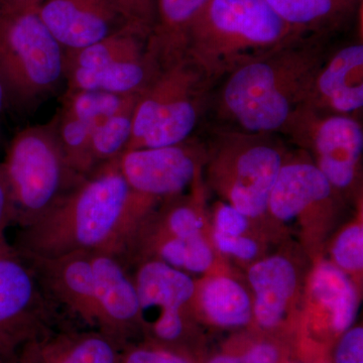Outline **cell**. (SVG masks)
I'll return each instance as SVG.
<instances>
[{
  "mask_svg": "<svg viewBox=\"0 0 363 363\" xmlns=\"http://www.w3.org/2000/svg\"><path fill=\"white\" fill-rule=\"evenodd\" d=\"M140 94L133 95L111 117L93 131L90 156L94 169L121 156L128 147L133 131V112Z\"/></svg>",
  "mask_w": 363,
  "mask_h": 363,
  "instance_id": "obj_23",
  "label": "cell"
},
{
  "mask_svg": "<svg viewBox=\"0 0 363 363\" xmlns=\"http://www.w3.org/2000/svg\"><path fill=\"white\" fill-rule=\"evenodd\" d=\"M43 0H0V13L35 9Z\"/></svg>",
  "mask_w": 363,
  "mask_h": 363,
  "instance_id": "obj_34",
  "label": "cell"
},
{
  "mask_svg": "<svg viewBox=\"0 0 363 363\" xmlns=\"http://www.w3.org/2000/svg\"><path fill=\"white\" fill-rule=\"evenodd\" d=\"M149 33L128 26L107 39L78 51L66 52L67 69H97L149 54Z\"/></svg>",
  "mask_w": 363,
  "mask_h": 363,
  "instance_id": "obj_21",
  "label": "cell"
},
{
  "mask_svg": "<svg viewBox=\"0 0 363 363\" xmlns=\"http://www.w3.org/2000/svg\"><path fill=\"white\" fill-rule=\"evenodd\" d=\"M283 133L314 157V164L335 190L357 181L363 152V130L357 117L321 113L301 106Z\"/></svg>",
  "mask_w": 363,
  "mask_h": 363,
  "instance_id": "obj_9",
  "label": "cell"
},
{
  "mask_svg": "<svg viewBox=\"0 0 363 363\" xmlns=\"http://www.w3.org/2000/svg\"><path fill=\"white\" fill-rule=\"evenodd\" d=\"M118 363H192L182 351L171 350L145 340L130 342L121 348Z\"/></svg>",
  "mask_w": 363,
  "mask_h": 363,
  "instance_id": "obj_26",
  "label": "cell"
},
{
  "mask_svg": "<svg viewBox=\"0 0 363 363\" xmlns=\"http://www.w3.org/2000/svg\"><path fill=\"white\" fill-rule=\"evenodd\" d=\"M209 0H156V21L150 47L166 68L186 56V37L191 23Z\"/></svg>",
  "mask_w": 363,
  "mask_h": 363,
  "instance_id": "obj_19",
  "label": "cell"
},
{
  "mask_svg": "<svg viewBox=\"0 0 363 363\" xmlns=\"http://www.w3.org/2000/svg\"><path fill=\"white\" fill-rule=\"evenodd\" d=\"M209 363H241V359L240 357L223 354L212 358Z\"/></svg>",
  "mask_w": 363,
  "mask_h": 363,
  "instance_id": "obj_35",
  "label": "cell"
},
{
  "mask_svg": "<svg viewBox=\"0 0 363 363\" xmlns=\"http://www.w3.org/2000/svg\"><path fill=\"white\" fill-rule=\"evenodd\" d=\"M13 363H37L35 362V359H33V355L30 354V350H28V348H26L25 352L21 354V357L18 358L16 362H14Z\"/></svg>",
  "mask_w": 363,
  "mask_h": 363,
  "instance_id": "obj_37",
  "label": "cell"
},
{
  "mask_svg": "<svg viewBox=\"0 0 363 363\" xmlns=\"http://www.w3.org/2000/svg\"><path fill=\"white\" fill-rule=\"evenodd\" d=\"M333 264L346 274L362 272L363 267V227L353 223L338 234L332 247Z\"/></svg>",
  "mask_w": 363,
  "mask_h": 363,
  "instance_id": "obj_25",
  "label": "cell"
},
{
  "mask_svg": "<svg viewBox=\"0 0 363 363\" xmlns=\"http://www.w3.org/2000/svg\"><path fill=\"white\" fill-rule=\"evenodd\" d=\"M59 307L28 260L7 240L0 242V363H13L26 348L57 329Z\"/></svg>",
  "mask_w": 363,
  "mask_h": 363,
  "instance_id": "obj_8",
  "label": "cell"
},
{
  "mask_svg": "<svg viewBox=\"0 0 363 363\" xmlns=\"http://www.w3.org/2000/svg\"><path fill=\"white\" fill-rule=\"evenodd\" d=\"M66 80V52L35 9L0 13V81L6 111L28 114Z\"/></svg>",
  "mask_w": 363,
  "mask_h": 363,
  "instance_id": "obj_4",
  "label": "cell"
},
{
  "mask_svg": "<svg viewBox=\"0 0 363 363\" xmlns=\"http://www.w3.org/2000/svg\"><path fill=\"white\" fill-rule=\"evenodd\" d=\"M143 333L164 346L180 345L187 334L188 309L196 285L187 272L159 259H145L133 276Z\"/></svg>",
  "mask_w": 363,
  "mask_h": 363,
  "instance_id": "obj_10",
  "label": "cell"
},
{
  "mask_svg": "<svg viewBox=\"0 0 363 363\" xmlns=\"http://www.w3.org/2000/svg\"><path fill=\"white\" fill-rule=\"evenodd\" d=\"M214 255L204 236L186 240V259L183 272L202 274L213 264Z\"/></svg>",
  "mask_w": 363,
  "mask_h": 363,
  "instance_id": "obj_29",
  "label": "cell"
},
{
  "mask_svg": "<svg viewBox=\"0 0 363 363\" xmlns=\"http://www.w3.org/2000/svg\"><path fill=\"white\" fill-rule=\"evenodd\" d=\"M121 347L98 331L60 329L28 350L37 363H118Z\"/></svg>",
  "mask_w": 363,
  "mask_h": 363,
  "instance_id": "obj_17",
  "label": "cell"
},
{
  "mask_svg": "<svg viewBox=\"0 0 363 363\" xmlns=\"http://www.w3.org/2000/svg\"><path fill=\"white\" fill-rule=\"evenodd\" d=\"M37 9L65 52L84 49L133 26L116 0H43Z\"/></svg>",
  "mask_w": 363,
  "mask_h": 363,
  "instance_id": "obj_12",
  "label": "cell"
},
{
  "mask_svg": "<svg viewBox=\"0 0 363 363\" xmlns=\"http://www.w3.org/2000/svg\"><path fill=\"white\" fill-rule=\"evenodd\" d=\"M241 363H278V348L271 343H259L252 346L242 357Z\"/></svg>",
  "mask_w": 363,
  "mask_h": 363,
  "instance_id": "obj_33",
  "label": "cell"
},
{
  "mask_svg": "<svg viewBox=\"0 0 363 363\" xmlns=\"http://www.w3.org/2000/svg\"><path fill=\"white\" fill-rule=\"evenodd\" d=\"M311 294L328 312L332 328L344 333L357 319L359 298L348 274L333 262H322L313 271Z\"/></svg>",
  "mask_w": 363,
  "mask_h": 363,
  "instance_id": "obj_20",
  "label": "cell"
},
{
  "mask_svg": "<svg viewBox=\"0 0 363 363\" xmlns=\"http://www.w3.org/2000/svg\"><path fill=\"white\" fill-rule=\"evenodd\" d=\"M210 83L187 56L162 69L138 98L125 150L186 142L199 121Z\"/></svg>",
  "mask_w": 363,
  "mask_h": 363,
  "instance_id": "obj_6",
  "label": "cell"
},
{
  "mask_svg": "<svg viewBox=\"0 0 363 363\" xmlns=\"http://www.w3.org/2000/svg\"><path fill=\"white\" fill-rule=\"evenodd\" d=\"M155 205L130 188L112 160L85 176L43 218L21 228L13 245L25 257L96 252L124 260Z\"/></svg>",
  "mask_w": 363,
  "mask_h": 363,
  "instance_id": "obj_1",
  "label": "cell"
},
{
  "mask_svg": "<svg viewBox=\"0 0 363 363\" xmlns=\"http://www.w3.org/2000/svg\"><path fill=\"white\" fill-rule=\"evenodd\" d=\"M303 38L267 0H209L189 28L185 55L212 82Z\"/></svg>",
  "mask_w": 363,
  "mask_h": 363,
  "instance_id": "obj_3",
  "label": "cell"
},
{
  "mask_svg": "<svg viewBox=\"0 0 363 363\" xmlns=\"http://www.w3.org/2000/svg\"><path fill=\"white\" fill-rule=\"evenodd\" d=\"M335 189L313 162L286 160L269 195L267 212L281 222H291L330 205Z\"/></svg>",
  "mask_w": 363,
  "mask_h": 363,
  "instance_id": "obj_14",
  "label": "cell"
},
{
  "mask_svg": "<svg viewBox=\"0 0 363 363\" xmlns=\"http://www.w3.org/2000/svg\"><path fill=\"white\" fill-rule=\"evenodd\" d=\"M6 111V95H4V87H2L1 81H0V123H1L2 116Z\"/></svg>",
  "mask_w": 363,
  "mask_h": 363,
  "instance_id": "obj_36",
  "label": "cell"
},
{
  "mask_svg": "<svg viewBox=\"0 0 363 363\" xmlns=\"http://www.w3.org/2000/svg\"><path fill=\"white\" fill-rule=\"evenodd\" d=\"M130 96L133 95L123 96L101 91L67 90L62 98L61 109L85 121L95 130L116 113Z\"/></svg>",
  "mask_w": 363,
  "mask_h": 363,
  "instance_id": "obj_24",
  "label": "cell"
},
{
  "mask_svg": "<svg viewBox=\"0 0 363 363\" xmlns=\"http://www.w3.org/2000/svg\"><path fill=\"white\" fill-rule=\"evenodd\" d=\"M130 25L150 33L156 21V0H116Z\"/></svg>",
  "mask_w": 363,
  "mask_h": 363,
  "instance_id": "obj_27",
  "label": "cell"
},
{
  "mask_svg": "<svg viewBox=\"0 0 363 363\" xmlns=\"http://www.w3.org/2000/svg\"><path fill=\"white\" fill-rule=\"evenodd\" d=\"M286 25L305 38L338 32L359 9L362 0H267Z\"/></svg>",
  "mask_w": 363,
  "mask_h": 363,
  "instance_id": "obj_18",
  "label": "cell"
},
{
  "mask_svg": "<svg viewBox=\"0 0 363 363\" xmlns=\"http://www.w3.org/2000/svg\"><path fill=\"white\" fill-rule=\"evenodd\" d=\"M155 52L142 58L97 69H67V90H94L111 94H142L162 71Z\"/></svg>",
  "mask_w": 363,
  "mask_h": 363,
  "instance_id": "obj_16",
  "label": "cell"
},
{
  "mask_svg": "<svg viewBox=\"0 0 363 363\" xmlns=\"http://www.w3.org/2000/svg\"><path fill=\"white\" fill-rule=\"evenodd\" d=\"M334 363H363V329L351 327L344 332L334 355Z\"/></svg>",
  "mask_w": 363,
  "mask_h": 363,
  "instance_id": "obj_31",
  "label": "cell"
},
{
  "mask_svg": "<svg viewBox=\"0 0 363 363\" xmlns=\"http://www.w3.org/2000/svg\"><path fill=\"white\" fill-rule=\"evenodd\" d=\"M200 302L214 324L227 328L247 325L252 316V302L245 289L227 277L207 281L200 292Z\"/></svg>",
  "mask_w": 363,
  "mask_h": 363,
  "instance_id": "obj_22",
  "label": "cell"
},
{
  "mask_svg": "<svg viewBox=\"0 0 363 363\" xmlns=\"http://www.w3.org/2000/svg\"><path fill=\"white\" fill-rule=\"evenodd\" d=\"M214 241L221 252L233 255L240 259L252 260L259 253L257 241L247 238V235H225L214 231Z\"/></svg>",
  "mask_w": 363,
  "mask_h": 363,
  "instance_id": "obj_30",
  "label": "cell"
},
{
  "mask_svg": "<svg viewBox=\"0 0 363 363\" xmlns=\"http://www.w3.org/2000/svg\"><path fill=\"white\" fill-rule=\"evenodd\" d=\"M13 209V223L25 228L52 211L85 176L67 159L56 116L48 123L18 131L1 162Z\"/></svg>",
  "mask_w": 363,
  "mask_h": 363,
  "instance_id": "obj_5",
  "label": "cell"
},
{
  "mask_svg": "<svg viewBox=\"0 0 363 363\" xmlns=\"http://www.w3.org/2000/svg\"><path fill=\"white\" fill-rule=\"evenodd\" d=\"M250 218L229 203H221L215 211V233L225 235H245L250 225Z\"/></svg>",
  "mask_w": 363,
  "mask_h": 363,
  "instance_id": "obj_28",
  "label": "cell"
},
{
  "mask_svg": "<svg viewBox=\"0 0 363 363\" xmlns=\"http://www.w3.org/2000/svg\"><path fill=\"white\" fill-rule=\"evenodd\" d=\"M13 223V202L6 174L0 162V242L6 240L7 227Z\"/></svg>",
  "mask_w": 363,
  "mask_h": 363,
  "instance_id": "obj_32",
  "label": "cell"
},
{
  "mask_svg": "<svg viewBox=\"0 0 363 363\" xmlns=\"http://www.w3.org/2000/svg\"><path fill=\"white\" fill-rule=\"evenodd\" d=\"M248 281L255 294V320L262 328H276L285 319L295 298L298 288L295 266L281 255L267 257L250 267Z\"/></svg>",
  "mask_w": 363,
  "mask_h": 363,
  "instance_id": "obj_15",
  "label": "cell"
},
{
  "mask_svg": "<svg viewBox=\"0 0 363 363\" xmlns=\"http://www.w3.org/2000/svg\"><path fill=\"white\" fill-rule=\"evenodd\" d=\"M329 38H303L252 60L225 76L218 112L233 130L250 135L283 133L307 100L330 52Z\"/></svg>",
  "mask_w": 363,
  "mask_h": 363,
  "instance_id": "obj_2",
  "label": "cell"
},
{
  "mask_svg": "<svg viewBox=\"0 0 363 363\" xmlns=\"http://www.w3.org/2000/svg\"><path fill=\"white\" fill-rule=\"evenodd\" d=\"M302 106L321 113L357 117L363 107L362 43L328 55Z\"/></svg>",
  "mask_w": 363,
  "mask_h": 363,
  "instance_id": "obj_13",
  "label": "cell"
},
{
  "mask_svg": "<svg viewBox=\"0 0 363 363\" xmlns=\"http://www.w3.org/2000/svg\"><path fill=\"white\" fill-rule=\"evenodd\" d=\"M285 155L271 135L222 131L209 159L212 186L247 218L267 212Z\"/></svg>",
  "mask_w": 363,
  "mask_h": 363,
  "instance_id": "obj_7",
  "label": "cell"
},
{
  "mask_svg": "<svg viewBox=\"0 0 363 363\" xmlns=\"http://www.w3.org/2000/svg\"><path fill=\"white\" fill-rule=\"evenodd\" d=\"M201 152L186 142L125 150L117 164L128 185L150 200L175 199L201 173Z\"/></svg>",
  "mask_w": 363,
  "mask_h": 363,
  "instance_id": "obj_11",
  "label": "cell"
}]
</instances>
